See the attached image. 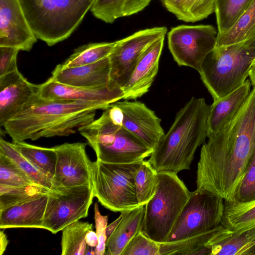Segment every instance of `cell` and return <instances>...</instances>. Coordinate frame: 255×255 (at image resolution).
<instances>
[{
  "label": "cell",
  "mask_w": 255,
  "mask_h": 255,
  "mask_svg": "<svg viewBox=\"0 0 255 255\" xmlns=\"http://www.w3.org/2000/svg\"><path fill=\"white\" fill-rule=\"evenodd\" d=\"M8 244L7 236L3 231H0V255H2Z\"/></svg>",
  "instance_id": "cell-43"
},
{
  "label": "cell",
  "mask_w": 255,
  "mask_h": 255,
  "mask_svg": "<svg viewBox=\"0 0 255 255\" xmlns=\"http://www.w3.org/2000/svg\"><path fill=\"white\" fill-rule=\"evenodd\" d=\"M251 85L250 80L247 79L235 91L214 101L207 121V137L219 130L237 113L249 97Z\"/></svg>",
  "instance_id": "cell-22"
},
{
  "label": "cell",
  "mask_w": 255,
  "mask_h": 255,
  "mask_svg": "<svg viewBox=\"0 0 255 255\" xmlns=\"http://www.w3.org/2000/svg\"><path fill=\"white\" fill-rule=\"evenodd\" d=\"M224 209L222 198L197 188L190 192L165 242L181 240L216 228L221 224Z\"/></svg>",
  "instance_id": "cell-9"
},
{
  "label": "cell",
  "mask_w": 255,
  "mask_h": 255,
  "mask_svg": "<svg viewBox=\"0 0 255 255\" xmlns=\"http://www.w3.org/2000/svg\"><path fill=\"white\" fill-rule=\"evenodd\" d=\"M222 226L181 240L161 243L159 255H211L209 243Z\"/></svg>",
  "instance_id": "cell-25"
},
{
  "label": "cell",
  "mask_w": 255,
  "mask_h": 255,
  "mask_svg": "<svg viewBox=\"0 0 255 255\" xmlns=\"http://www.w3.org/2000/svg\"><path fill=\"white\" fill-rule=\"evenodd\" d=\"M96 0H20L27 21L37 39L51 46L77 28Z\"/></svg>",
  "instance_id": "cell-5"
},
{
  "label": "cell",
  "mask_w": 255,
  "mask_h": 255,
  "mask_svg": "<svg viewBox=\"0 0 255 255\" xmlns=\"http://www.w3.org/2000/svg\"><path fill=\"white\" fill-rule=\"evenodd\" d=\"M0 152L11 160L33 183L48 190L51 189V180L23 157L13 142H8L0 137Z\"/></svg>",
  "instance_id": "cell-32"
},
{
  "label": "cell",
  "mask_w": 255,
  "mask_h": 255,
  "mask_svg": "<svg viewBox=\"0 0 255 255\" xmlns=\"http://www.w3.org/2000/svg\"><path fill=\"white\" fill-rule=\"evenodd\" d=\"M217 35L212 25H179L167 34L168 48L179 66L192 68L199 73L216 44Z\"/></svg>",
  "instance_id": "cell-11"
},
{
  "label": "cell",
  "mask_w": 255,
  "mask_h": 255,
  "mask_svg": "<svg viewBox=\"0 0 255 255\" xmlns=\"http://www.w3.org/2000/svg\"><path fill=\"white\" fill-rule=\"evenodd\" d=\"M168 11L186 22L203 20L215 12L217 0H162Z\"/></svg>",
  "instance_id": "cell-26"
},
{
  "label": "cell",
  "mask_w": 255,
  "mask_h": 255,
  "mask_svg": "<svg viewBox=\"0 0 255 255\" xmlns=\"http://www.w3.org/2000/svg\"><path fill=\"white\" fill-rule=\"evenodd\" d=\"M209 246L211 255H255V224L238 230L222 226Z\"/></svg>",
  "instance_id": "cell-21"
},
{
  "label": "cell",
  "mask_w": 255,
  "mask_h": 255,
  "mask_svg": "<svg viewBox=\"0 0 255 255\" xmlns=\"http://www.w3.org/2000/svg\"><path fill=\"white\" fill-rule=\"evenodd\" d=\"M255 224V200L248 202L224 201L221 225L231 230H238Z\"/></svg>",
  "instance_id": "cell-27"
},
{
  "label": "cell",
  "mask_w": 255,
  "mask_h": 255,
  "mask_svg": "<svg viewBox=\"0 0 255 255\" xmlns=\"http://www.w3.org/2000/svg\"><path fill=\"white\" fill-rule=\"evenodd\" d=\"M136 198L139 206L145 205L154 196L157 184V172L148 160H143L134 177Z\"/></svg>",
  "instance_id": "cell-34"
},
{
  "label": "cell",
  "mask_w": 255,
  "mask_h": 255,
  "mask_svg": "<svg viewBox=\"0 0 255 255\" xmlns=\"http://www.w3.org/2000/svg\"><path fill=\"white\" fill-rule=\"evenodd\" d=\"M57 82L75 87H93L108 84L110 65L108 56L95 63L69 68L57 65L51 76Z\"/></svg>",
  "instance_id": "cell-19"
},
{
  "label": "cell",
  "mask_w": 255,
  "mask_h": 255,
  "mask_svg": "<svg viewBox=\"0 0 255 255\" xmlns=\"http://www.w3.org/2000/svg\"><path fill=\"white\" fill-rule=\"evenodd\" d=\"M190 193L177 173L157 172L156 192L145 205L141 231L152 240L165 242Z\"/></svg>",
  "instance_id": "cell-7"
},
{
  "label": "cell",
  "mask_w": 255,
  "mask_h": 255,
  "mask_svg": "<svg viewBox=\"0 0 255 255\" xmlns=\"http://www.w3.org/2000/svg\"><path fill=\"white\" fill-rule=\"evenodd\" d=\"M37 94L47 99L98 102L109 105L124 97L123 88L112 81L96 87H79L60 83L52 77L39 85Z\"/></svg>",
  "instance_id": "cell-15"
},
{
  "label": "cell",
  "mask_w": 255,
  "mask_h": 255,
  "mask_svg": "<svg viewBox=\"0 0 255 255\" xmlns=\"http://www.w3.org/2000/svg\"><path fill=\"white\" fill-rule=\"evenodd\" d=\"M255 200V150L244 176L239 184L232 200L248 202Z\"/></svg>",
  "instance_id": "cell-37"
},
{
  "label": "cell",
  "mask_w": 255,
  "mask_h": 255,
  "mask_svg": "<svg viewBox=\"0 0 255 255\" xmlns=\"http://www.w3.org/2000/svg\"><path fill=\"white\" fill-rule=\"evenodd\" d=\"M0 184L22 187L33 183L8 157L0 152Z\"/></svg>",
  "instance_id": "cell-36"
},
{
  "label": "cell",
  "mask_w": 255,
  "mask_h": 255,
  "mask_svg": "<svg viewBox=\"0 0 255 255\" xmlns=\"http://www.w3.org/2000/svg\"><path fill=\"white\" fill-rule=\"evenodd\" d=\"M49 190L38 185L15 187L0 184V211L47 193Z\"/></svg>",
  "instance_id": "cell-35"
},
{
  "label": "cell",
  "mask_w": 255,
  "mask_h": 255,
  "mask_svg": "<svg viewBox=\"0 0 255 255\" xmlns=\"http://www.w3.org/2000/svg\"><path fill=\"white\" fill-rule=\"evenodd\" d=\"M164 38L151 44L136 65L128 82L123 88L125 100H135L148 92L158 70Z\"/></svg>",
  "instance_id": "cell-18"
},
{
  "label": "cell",
  "mask_w": 255,
  "mask_h": 255,
  "mask_svg": "<svg viewBox=\"0 0 255 255\" xmlns=\"http://www.w3.org/2000/svg\"><path fill=\"white\" fill-rule=\"evenodd\" d=\"M115 103L123 113L122 125L153 150L165 133L161 120L143 103L128 101Z\"/></svg>",
  "instance_id": "cell-16"
},
{
  "label": "cell",
  "mask_w": 255,
  "mask_h": 255,
  "mask_svg": "<svg viewBox=\"0 0 255 255\" xmlns=\"http://www.w3.org/2000/svg\"><path fill=\"white\" fill-rule=\"evenodd\" d=\"M43 220V229L56 234L68 225L88 216L94 196L92 185L52 186Z\"/></svg>",
  "instance_id": "cell-10"
},
{
  "label": "cell",
  "mask_w": 255,
  "mask_h": 255,
  "mask_svg": "<svg viewBox=\"0 0 255 255\" xmlns=\"http://www.w3.org/2000/svg\"><path fill=\"white\" fill-rule=\"evenodd\" d=\"M145 205L121 213L122 219L107 239L104 255H121L129 241L141 230Z\"/></svg>",
  "instance_id": "cell-23"
},
{
  "label": "cell",
  "mask_w": 255,
  "mask_h": 255,
  "mask_svg": "<svg viewBox=\"0 0 255 255\" xmlns=\"http://www.w3.org/2000/svg\"><path fill=\"white\" fill-rule=\"evenodd\" d=\"M47 193L0 211V228L43 229Z\"/></svg>",
  "instance_id": "cell-20"
},
{
  "label": "cell",
  "mask_w": 255,
  "mask_h": 255,
  "mask_svg": "<svg viewBox=\"0 0 255 255\" xmlns=\"http://www.w3.org/2000/svg\"><path fill=\"white\" fill-rule=\"evenodd\" d=\"M167 32L165 26L148 28L116 41L108 56L111 81L123 88L146 50Z\"/></svg>",
  "instance_id": "cell-12"
},
{
  "label": "cell",
  "mask_w": 255,
  "mask_h": 255,
  "mask_svg": "<svg viewBox=\"0 0 255 255\" xmlns=\"http://www.w3.org/2000/svg\"><path fill=\"white\" fill-rule=\"evenodd\" d=\"M86 241L88 246L96 248L98 244V238L96 232L91 230L86 236Z\"/></svg>",
  "instance_id": "cell-41"
},
{
  "label": "cell",
  "mask_w": 255,
  "mask_h": 255,
  "mask_svg": "<svg viewBox=\"0 0 255 255\" xmlns=\"http://www.w3.org/2000/svg\"><path fill=\"white\" fill-rule=\"evenodd\" d=\"M38 89L39 85L28 81L18 69L0 76V126L16 115Z\"/></svg>",
  "instance_id": "cell-17"
},
{
  "label": "cell",
  "mask_w": 255,
  "mask_h": 255,
  "mask_svg": "<svg viewBox=\"0 0 255 255\" xmlns=\"http://www.w3.org/2000/svg\"><path fill=\"white\" fill-rule=\"evenodd\" d=\"M142 161L112 163L97 159L93 162L94 196L103 206L114 212L120 213L139 206L136 196L134 177Z\"/></svg>",
  "instance_id": "cell-8"
},
{
  "label": "cell",
  "mask_w": 255,
  "mask_h": 255,
  "mask_svg": "<svg viewBox=\"0 0 255 255\" xmlns=\"http://www.w3.org/2000/svg\"><path fill=\"white\" fill-rule=\"evenodd\" d=\"M94 219L96 233L98 238V244L95 248V253L96 255H104L107 240L106 231L108 216H103L101 214L97 203L94 205Z\"/></svg>",
  "instance_id": "cell-39"
},
{
  "label": "cell",
  "mask_w": 255,
  "mask_h": 255,
  "mask_svg": "<svg viewBox=\"0 0 255 255\" xmlns=\"http://www.w3.org/2000/svg\"><path fill=\"white\" fill-rule=\"evenodd\" d=\"M255 36V0L227 32L218 33L216 45H227Z\"/></svg>",
  "instance_id": "cell-29"
},
{
  "label": "cell",
  "mask_w": 255,
  "mask_h": 255,
  "mask_svg": "<svg viewBox=\"0 0 255 255\" xmlns=\"http://www.w3.org/2000/svg\"><path fill=\"white\" fill-rule=\"evenodd\" d=\"M116 44L112 42L89 43L75 49L60 66L69 68L90 64L109 56Z\"/></svg>",
  "instance_id": "cell-31"
},
{
  "label": "cell",
  "mask_w": 255,
  "mask_h": 255,
  "mask_svg": "<svg viewBox=\"0 0 255 255\" xmlns=\"http://www.w3.org/2000/svg\"><path fill=\"white\" fill-rule=\"evenodd\" d=\"M160 244L140 231L129 241L121 255H159Z\"/></svg>",
  "instance_id": "cell-38"
},
{
  "label": "cell",
  "mask_w": 255,
  "mask_h": 255,
  "mask_svg": "<svg viewBox=\"0 0 255 255\" xmlns=\"http://www.w3.org/2000/svg\"><path fill=\"white\" fill-rule=\"evenodd\" d=\"M210 107L204 98L192 97L177 113L148 160L157 172L190 169L196 149L207 137Z\"/></svg>",
  "instance_id": "cell-3"
},
{
  "label": "cell",
  "mask_w": 255,
  "mask_h": 255,
  "mask_svg": "<svg viewBox=\"0 0 255 255\" xmlns=\"http://www.w3.org/2000/svg\"><path fill=\"white\" fill-rule=\"evenodd\" d=\"M249 77L252 86L255 87V59L252 64L249 71Z\"/></svg>",
  "instance_id": "cell-44"
},
{
  "label": "cell",
  "mask_w": 255,
  "mask_h": 255,
  "mask_svg": "<svg viewBox=\"0 0 255 255\" xmlns=\"http://www.w3.org/2000/svg\"><path fill=\"white\" fill-rule=\"evenodd\" d=\"M161 1H162V0H160Z\"/></svg>",
  "instance_id": "cell-45"
},
{
  "label": "cell",
  "mask_w": 255,
  "mask_h": 255,
  "mask_svg": "<svg viewBox=\"0 0 255 255\" xmlns=\"http://www.w3.org/2000/svg\"><path fill=\"white\" fill-rule=\"evenodd\" d=\"M78 131L94 149L97 159L102 162H140L153 151L126 128L114 124L106 110L98 119L79 128Z\"/></svg>",
  "instance_id": "cell-6"
},
{
  "label": "cell",
  "mask_w": 255,
  "mask_h": 255,
  "mask_svg": "<svg viewBox=\"0 0 255 255\" xmlns=\"http://www.w3.org/2000/svg\"><path fill=\"white\" fill-rule=\"evenodd\" d=\"M255 59V36L227 45H215L199 73L213 100L241 86Z\"/></svg>",
  "instance_id": "cell-4"
},
{
  "label": "cell",
  "mask_w": 255,
  "mask_h": 255,
  "mask_svg": "<svg viewBox=\"0 0 255 255\" xmlns=\"http://www.w3.org/2000/svg\"><path fill=\"white\" fill-rule=\"evenodd\" d=\"M37 39L27 21L20 0H0V47L28 52Z\"/></svg>",
  "instance_id": "cell-14"
},
{
  "label": "cell",
  "mask_w": 255,
  "mask_h": 255,
  "mask_svg": "<svg viewBox=\"0 0 255 255\" xmlns=\"http://www.w3.org/2000/svg\"><path fill=\"white\" fill-rule=\"evenodd\" d=\"M19 51L10 47H0V76L18 69L17 56Z\"/></svg>",
  "instance_id": "cell-40"
},
{
  "label": "cell",
  "mask_w": 255,
  "mask_h": 255,
  "mask_svg": "<svg viewBox=\"0 0 255 255\" xmlns=\"http://www.w3.org/2000/svg\"><path fill=\"white\" fill-rule=\"evenodd\" d=\"M152 0H96L90 10L97 18L112 23L120 17L137 13Z\"/></svg>",
  "instance_id": "cell-24"
},
{
  "label": "cell",
  "mask_w": 255,
  "mask_h": 255,
  "mask_svg": "<svg viewBox=\"0 0 255 255\" xmlns=\"http://www.w3.org/2000/svg\"><path fill=\"white\" fill-rule=\"evenodd\" d=\"M208 138L197 164V187L232 200L255 150V87L232 119Z\"/></svg>",
  "instance_id": "cell-1"
},
{
  "label": "cell",
  "mask_w": 255,
  "mask_h": 255,
  "mask_svg": "<svg viewBox=\"0 0 255 255\" xmlns=\"http://www.w3.org/2000/svg\"><path fill=\"white\" fill-rule=\"evenodd\" d=\"M109 106L98 102L47 99L37 93L3 127L12 142L68 136L94 121L97 110Z\"/></svg>",
  "instance_id": "cell-2"
},
{
  "label": "cell",
  "mask_w": 255,
  "mask_h": 255,
  "mask_svg": "<svg viewBox=\"0 0 255 255\" xmlns=\"http://www.w3.org/2000/svg\"><path fill=\"white\" fill-rule=\"evenodd\" d=\"M122 219V215L120 216L113 222L107 226L106 234L107 239L112 234L117 228Z\"/></svg>",
  "instance_id": "cell-42"
},
{
  "label": "cell",
  "mask_w": 255,
  "mask_h": 255,
  "mask_svg": "<svg viewBox=\"0 0 255 255\" xmlns=\"http://www.w3.org/2000/svg\"><path fill=\"white\" fill-rule=\"evenodd\" d=\"M93 224L80 220L68 225L62 230V255H84L87 248V233L93 230Z\"/></svg>",
  "instance_id": "cell-30"
},
{
  "label": "cell",
  "mask_w": 255,
  "mask_h": 255,
  "mask_svg": "<svg viewBox=\"0 0 255 255\" xmlns=\"http://www.w3.org/2000/svg\"><path fill=\"white\" fill-rule=\"evenodd\" d=\"M13 143L23 157L52 180L56 162V155L53 147H40L24 141Z\"/></svg>",
  "instance_id": "cell-28"
},
{
  "label": "cell",
  "mask_w": 255,
  "mask_h": 255,
  "mask_svg": "<svg viewBox=\"0 0 255 255\" xmlns=\"http://www.w3.org/2000/svg\"><path fill=\"white\" fill-rule=\"evenodd\" d=\"M254 0H217L215 13L218 33L228 31Z\"/></svg>",
  "instance_id": "cell-33"
},
{
  "label": "cell",
  "mask_w": 255,
  "mask_h": 255,
  "mask_svg": "<svg viewBox=\"0 0 255 255\" xmlns=\"http://www.w3.org/2000/svg\"><path fill=\"white\" fill-rule=\"evenodd\" d=\"M88 144L78 142L53 147L56 162L51 180L52 186L70 187L92 185L93 162L86 151Z\"/></svg>",
  "instance_id": "cell-13"
}]
</instances>
